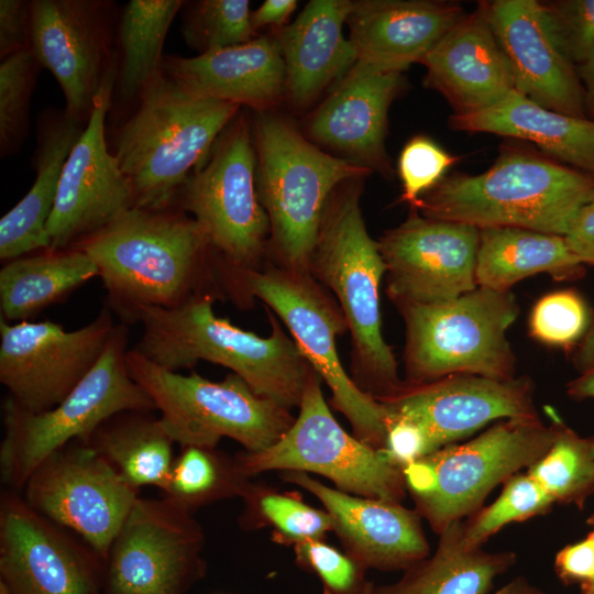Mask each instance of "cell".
<instances>
[{"instance_id":"7a4b0ae2","label":"cell","mask_w":594,"mask_h":594,"mask_svg":"<svg viewBox=\"0 0 594 594\" xmlns=\"http://www.w3.org/2000/svg\"><path fill=\"white\" fill-rule=\"evenodd\" d=\"M216 298L205 294L175 308L140 307L133 322L141 323L142 334L133 349L173 372L199 361L222 365L258 396L288 410L299 407L315 370L293 337L268 310L271 336L241 329L215 315Z\"/></svg>"},{"instance_id":"ee69618b","label":"cell","mask_w":594,"mask_h":594,"mask_svg":"<svg viewBox=\"0 0 594 594\" xmlns=\"http://www.w3.org/2000/svg\"><path fill=\"white\" fill-rule=\"evenodd\" d=\"M458 161V156L428 136L410 139L398 158V175L403 185L400 200L414 208L420 197L437 186Z\"/></svg>"},{"instance_id":"5bb4252c","label":"cell","mask_w":594,"mask_h":594,"mask_svg":"<svg viewBox=\"0 0 594 594\" xmlns=\"http://www.w3.org/2000/svg\"><path fill=\"white\" fill-rule=\"evenodd\" d=\"M205 535L167 497H138L106 560L108 594H186L206 573Z\"/></svg>"},{"instance_id":"4fadbf2b","label":"cell","mask_w":594,"mask_h":594,"mask_svg":"<svg viewBox=\"0 0 594 594\" xmlns=\"http://www.w3.org/2000/svg\"><path fill=\"white\" fill-rule=\"evenodd\" d=\"M175 200L206 232L221 266L256 270L270 219L256 186V153L244 117L234 118Z\"/></svg>"},{"instance_id":"d590c367","label":"cell","mask_w":594,"mask_h":594,"mask_svg":"<svg viewBox=\"0 0 594 594\" xmlns=\"http://www.w3.org/2000/svg\"><path fill=\"white\" fill-rule=\"evenodd\" d=\"M175 455L165 497L193 513L202 506L241 497L250 477L242 471L237 457L218 447H180Z\"/></svg>"},{"instance_id":"7c38bea8","label":"cell","mask_w":594,"mask_h":594,"mask_svg":"<svg viewBox=\"0 0 594 594\" xmlns=\"http://www.w3.org/2000/svg\"><path fill=\"white\" fill-rule=\"evenodd\" d=\"M298 416L270 448L243 451L238 462L248 477L266 471L315 473L348 494L402 503L407 492L404 472L381 449L349 435L329 409L321 377L314 372Z\"/></svg>"},{"instance_id":"9a60e30c","label":"cell","mask_w":594,"mask_h":594,"mask_svg":"<svg viewBox=\"0 0 594 594\" xmlns=\"http://www.w3.org/2000/svg\"><path fill=\"white\" fill-rule=\"evenodd\" d=\"M23 490L31 508L78 536L105 561L140 491L80 440L50 454Z\"/></svg>"},{"instance_id":"ac0fdd59","label":"cell","mask_w":594,"mask_h":594,"mask_svg":"<svg viewBox=\"0 0 594 594\" xmlns=\"http://www.w3.org/2000/svg\"><path fill=\"white\" fill-rule=\"evenodd\" d=\"M377 243L388 296L397 307L447 302L477 288L476 227L427 218L411 208Z\"/></svg>"},{"instance_id":"d4e9b609","label":"cell","mask_w":594,"mask_h":594,"mask_svg":"<svg viewBox=\"0 0 594 594\" xmlns=\"http://www.w3.org/2000/svg\"><path fill=\"white\" fill-rule=\"evenodd\" d=\"M488 15L509 62L515 90L557 112L587 118L576 67L549 36L537 0L487 1Z\"/></svg>"},{"instance_id":"f546056e","label":"cell","mask_w":594,"mask_h":594,"mask_svg":"<svg viewBox=\"0 0 594 594\" xmlns=\"http://www.w3.org/2000/svg\"><path fill=\"white\" fill-rule=\"evenodd\" d=\"M86 123L65 110L41 120L36 150V177L28 194L0 220V258L48 250L47 222L52 215L65 162Z\"/></svg>"},{"instance_id":"d6a6232c","label":"cell","mask_w":594,"mask_h":594,"mask_svg":"<svg viewBox=\"0 0 594 594\" xmlns=\"http://www.w3.org/2000/svg\"><path fill=\"white\" fill-rule=\"evenodd\" d=\"M97 276L96 263L75 248L8 261L0 271L1 317L28 321Z\"/></svg>"},{"instance_id":"e0dca14e","label":"cell","mask_w":594,"mask_h":594,"mask_svg":"<svg viewBox=\"0 0 594 594\" xmlns=\"http://www.w3.org/2000/svg\"><path fill=\"white\" fill-rule=\"evenodd\" d=\"M117 77L114 61L63 167L46 227L48 250L70 249L135 208L132 187L106 141V118Z\"/></svg>"},{"instance_id":"680465c9","label":"cell","mask_w":594,"mask_h":594,"mask_svg":"<svg viewBox=\"0 0 594 594\" xmlns=\"http://www.w3.org/2000/svg\"><path fill=\"white\" fill-rule=\"evenodd\" d=\"M594 438V437H593Z\"/></svg>"},{"instance_id":"ba28073f","label":"cell","mask_w":594,"mask_h":594,"mask_svg":"<svg viewBox=\"0 0 594 594\" xmlns=\"http://www.w3.org/2000/svg\"><path fill=\"white\" fill-rule=\"evenodd\" d=\"M554 436L552 421L510 418L464 443L436 450L403 470L415 509L439 535L476 513L498 484L538 461Z\"/></svg>"},{"instance_id":"ffe728a7","label":"cell","mask_w":594,"mask_h":594,"mask_svg":"<svg viewBox=\"0 0 594 594\" xmlns=\"http://www.w3.org/2000/svg\"><path fill=\"white\" fill-rule=\"evenodd\" d=\"M109 38L101 1H31L30 48L59 84L65 111L84 123L114 62Z\"/></svg>"},{"instance_id":"f907efd6","label":"cell","mask_w":594,"mask_h":594,"mask_svg":"<svg viewBox=\"0 0 594 594\" xmlns=\"http://www.w3.org/2000/svg\"><path fill=\"white\" fill-rule=\"evenodd\" d=\"M564 238L571 251L584 265L594 266V198L578 212Z\"/></svg>"},{"instance_id":"44dd1931","label":"cell","mask_w":594,"mask_h":594,"mask_svg":"<svg viewBox=\"0 0 594 594\" xmlns=\"http://www.w3.org/2000/svg\"><path fill=\"white\" fill-rule=\"evenodd\" d=\"M385 409L421 425L437 449L468 438L491 422L539 417L529 377L496 380L454 374L404 385L377 399Z\"/></svg>"},{"instance_id":"6f0895ef","label":"cell","mask_w":594,"mask_h":594,"mask_svg":"<svg viewBox=\"0 0 594 594\" xmlns=\"http://www.w3.org/2000/svg\"><path fill=\"white\" fill-rule=\"evenodd\" d=\"M588 522L592 525V531L588 534V536L592 538L593 542H594V516L591 517V519L588 520Z\"/></svg>"},{"instance_id":"b9f144b4","label":"cell","mask_w":594,"mask_h":594,"mask_svg":"<svg viewBox=\"0 0 594 594\" xmlns=\"http://www.w3.org/2000/svg\"><path fill=\"white\" fill-rule=\"evenodd\" d=\"M592 317L583 298L573 290H558L541 297L529 318V331L537 341L560 348L576 345Z\"/></svg>"},{"instance_id":"f5cc1de1","label":"cell","mask_w":594,"mask_h":594,"mask_svg":"<svg viewBox=\"0 0 594 594\" xmlns=\"http://www.w3.org/2000/svg\"><path fill=\"white\" fill-rule=\"evenodd\" d=\"M576 72L584 91L586 117L594 120V50L583 63L576 66Z\"/></svg>"},{"instance_id":"816d5d0a","label":"cell","mask_w":594,"mask_h":594,"mask_svg":"<svg viewBox=\"0 0 594 594\" xmlns=\"http://www.w3.org/2000/svg\"><path fill=\"white\" fill-rule=\"evenodd\" d=\"M296 7L295 0H266L251 13L252 25L254 30L265 26L284 28Z\"/></svg>"},{"instance_id":"6da1fadb","label":"cell","mask_w":594,"mask_h":594,"mask_svg":"<svg viewBox=\"0 0 594 594\" xmlns=\"http://www.w3.org/2000/svg\"><path fill=\"white\" fill-rule=\"evenodd\" d=\"M73 248L96 263L109 308L133 322L142 306L175 308L205 294L218 297L213 248L194 218L173 210L132 208Z\"/></svg>"},{"instance_id":"30bf717a","label":"cell","mask_w":594,"mask_h":594,"mask_svg":"<svg viewBox=\"0 0 594 594\" xmlns=\"http://www.w3.org/2000/svg\"><path fill=\"white\" fill-rule=\"evenodd\" d=\"M398 309L406 327L405 383L454 374L515 377L516 359L506 337L519 315L513 293L477 287L447 302Z\"/></svg>"},{"instance_id":"f35d334b","label":"cell","mask_w":594,"mask_h":594,"mask_svg":"<svg viewBox=\"0 0 594 594\" xmlns=\"http://www.w3.org/2000/svg\"><path fill=\"white\" fill-rule=\"evenodd\" d=\"M185 6L182 34L199 54L256 37L248 0H201Z\"/></svg>"},{"instance_id":"52a82bcc","label":"cell","mask_w":594,"mask_h":594,"mask_svg":"<svg viewBox=\"0 0 594 594\" xmlns=\"http://www.w3.org/2000/svg\"><path fill=\"white\" fill-rule=\"evenodd\" d=\"M128 329L116 324L94 367L55 407L30 413L10 397L3 403L0 474L10 490L23 488L33 471L66 444L88 442L110 417L127 410H156L148 394L127 367Z\"/></svg>"},{"instance_id":"d6986e66","label":"cell","mask_w":594,"mask_h":594,"mask_svg":"<svg viewBox=\"0 0 594 594\" xmlns=\"http://www.w3.org/2000/svg\"><path fill=\"white\" fill-rule=\"evenodd\" d=\"M106 561L82 539L31 508L15 490L0 496V574L12 594H95Z\"/></svg>"},{"instance_id":"1f68e13d","label":"cell","mask_w":594,"mask_h":594,"mask_svg":"<svg viewBox=\"0 0 594 594\" xmlns=\"http://www.w3.org/2000/svg\"><path fill=\"white\" fill-rule=\"evenodd\" d=\"M516 561L512 551L470 547L463 520L439 534L433 553L415 563L394 583L374 586V594H490L495 580Z\"/></svg>"},{"instance_id":"f1b7e54d","label":"cell","mask_w":594,"mask_h":594,"mask_svg":"<svg viewBox=\"0 0 594 594\" xmlns=\"http://www.w3.org/2000/svg\"><path fill=\"white\" fill-rule=\"evenodd\" d=\"M449 125L527 141L551 158L594 176V120L547 109L516 90L487 109L451 116Z\"/></svg>"},{"instance_id":"ab89813d","label":"cell","mask_w":594,"mask_h":594,"mask_svg":"<svg viewBox=\"0 0 594 594\" xmlns=\"http://www.w3.org/2000/svg\"><path fill=\"white\" fill-rule=\"evenodd\" d=\"M551 495L527 472L517 473L504 483L499 496L463 521V536L470 547L481 548L508 524L542 515L554 504Z\"/></svg>"},{"instance_id":"bcb514c9","label":"cell","mask_w":594,"mask_h":594,"mask_svg":"<svg viewBox=\"0 0 594 594\" xmlns=\"http://www.w3.org/2000/svg\"><path fill=\"white\" fill-rule=\"evenodd\" d=\"M381 450L394 465L404 470L438 449L417 421L387 411L386 439Z\"/></svg>"},{"instance_id":"484cf974","label":"cell","mask_w":594,"mask_h":594,"mask_svg":"<svg viewBox=\"0 0 594 594\" xmlns=\"http://www.w3.org/2000/svg\"><path fill=\"white\" fill-rule=\"evenodd\" d=\"M466 13L457 2L438 0L353 1L348 16L358 63L403 73L420 63Z\"/></svg>"},{"instance_id":"603a6c76","label":"cell","mask_w":594,"mask_h":594,"mask_svg":"<svg viewBox=\"0 0 594 594\" xmlns=\"http://www.w3.org/2000/svg\"><path fill=\"white\" fill-rule=\"evenodd\" d=\"M405 86L403 73L382 72L356 62L314 113L309 134L343 158L389 175L387 114Z\"/></svg>"},{"instance_id":"f6af8a7d","label":"cell","mask_w":594,"mask_h":594,"mask_svg":"<svg viewBox=\"0 0 594 594\" xmlns=\"http://www.w3.org/2000/svg\"><path fill=\"white\" fill-rule=\"evenodd\" d=\"M294 551L297 564L318 576L323 594H360L367 582L362 566L322 539L296 543Z\"/></svg>"},{"instance_id":"8992f818","label":"cell","mask_w":594,"mask_h":594,"mask_svg":"<svg viewBox=\"0 0 594 594\" xmlns=\"http://www.w3.org/2000/svg\"><path fill=\"white\" fill-rule=\"evenodd\" d=\"M256 186L279 267L309 273L323 213L340 185L371 170L330 155L306 140L286 119L257 112L254 125Z\"/></svg>"},{"instance_id":"7dc6e473","label":"cell","mask_w":594,"mask_h":594,"mask_svg":"<svg viewBox=\"0 0 594 594\" xmlns=\"http://www.w3.org/2000/svg\"><path fill=\"white\" fill-rule=\"evenodd\" d=\"M31 2L23 0L0 1V57L4 59L30 48Z\"/></svg>"},{"instance_id":"e575fe53","label":"cell","mask_w":594,"mask_h":594,"mask_svg":"<svg viewBox=\"0 0 594 594\" xmlns=\"http://www.w3.org/2000/svg\"><path fill=\"white\" fill-rule=\"evenodd\" d=\"M182 0H131L119 24L121 62L117 81L121 96L133 98L163 75V46Z\"/></svg>"},{"instance_id":"4dcf8cb0","label":"cell","mask_w":594,"mask_h":594,"mask_svg":"<svg viewBox=\"0 0 594 594\" xmlns=\"http://www.w3.org/2000/svg\"><path fill=\"white\" fill-rule=\"evenodd\" d=\"M539 273L559 282L574 280L583 276L584 264L564 235L521 228L480 229L477 287L510 292L517 282Z\"/></svg>"},{"instance_id":"836d02e7","label":"cell","mask_w":594,"mask_h":594,"mask_svg":"<svg viewBox=\"0 0 594 594\" xmlns=\"http://www.w3.org/2000/svg\"><path fill=\"white\" fill-rule=\"evenodd\" d=\"M174 441L152 411L127 410L110 417L91 435L94 448L129 485L164 491L175 459Z\"/></svg>"},{"instance_id":"db71d44e","label":"cell","mask_w":594,"mask_h":594,"mask_svg":"<svg viewBox=\"0 0 594 594\" xmlns=\"http://www.w3.org/2000/svg\"><path fill=\"white\" fill-rule=\"evenodd\" d=\"M494 594H546L531 585L524 578H515ZM581 594H594V592H582Z\"/></svg>"},{"instance_id":"83f0119b","label":"cell","mask_w":594,"mask_h":594,"mask_svg":"<svg viewBox=\"0 0 594 594\" xmlns=\"http://www.w3.org/2000/svg\"><path fill=\"white\" fill-rule=\"evenodd\" d=\"M350 0H311L274 38L285 65V89L298 107L309 106L358 62L343 34Z\"/></svg>"},{"instance_id":"5b68a950","label":"cell","mask_w":594,"mask_h":594,"mask_svg":"<svg viewBox=\"0 0 594 594\" xmlns=\"http://www.w3.org/2000/svg\"><path fill=\"white\" fill-rule=\"evenodd\" d=\"M339 189L327 204L309 273L332 292L346 320L353 340L354 382L378 399L404 385L382 334L380 286L386 266L378 243L366 230L356 180Z\"/></svg>"},{"instance_id":"60d3db41","label":"cell","mask_w":594,"mask_h":594,"mask_svg":"<svg viewBox=\"0 0 594 594\" xmlns=\"http://www.w3.org/2000/svg\"><path fill=\"white\" fill-rule=\"evenodd\" d=\"M41 65L31 48L18 52L0 65L1 155L14 152L28 131L31 95Z\"/></svg>"},{"instance_id":"681fc988","label":"cell","mask_w":594,"mask_h":594,"mask_svg":"<svg viewBox=\"0 0 594 594\" xmlns=\"http://www.w3.org/2000/svg\"><path fill=\"white\" fill-rule=\"evenodd\" d=\"M575 346L573 362L578 376L569 383L568 394L578 399L594 398V316Z\"/></svg>"},{"instance_id":"9c48e42d","label":"cell","mask_w":594,"mask_h":594,"mask_svg":"<svg viewBox=\"0 0 594 594\" xmlns=\"http://www.w3.org/2000/svg\"><path fill=\"white\" fill-rule=\"evenodd\" d=\"M131 377L148 394L160 419L180 447H218L222 438L245 451H263L288 430V409L255 394L237 374L213 382L193 372L182 375L151 362L134 349L125 356Z\"/></svg>"},{"instance_id":"cb8c5ba5","label":"cell","mask_w":594,"mask_h":594,"mask_svg":"<svg viewBox=\"0 0 594 594\" xmlns=\"http://www.w3.org/2000/svg\"><path fill=\"white\" fill-rule=\"evenodd\" d=\"M421 64L424 84L466 116L487 109L515 90L513 72L492 26L487 1H480L430 51Z\"/></svg>"},{"instance_id":"9f6ffc18","label":"cell","mask_w":594,"mask_h":594,"mask_svg":"<svg viewBox=\"0 0 594 594\" xmlns=\"http://www.w3.org/2000/svg\"><path fill=\"white\" fill-rule=\"evenodd\" d=\"M0 594H12L2 581H0Z\"/></svg>"},{"instance_id":"8d00e7d4","label":"cell","mask_w":594,"mask_h":594,"mask_svg":"<svg viewBox=\"0 0 594 594\" xmlns=\"http://www.w3.org/2000/svg\"><path fill=\"white\" fill-rule=\"evenodd\" d=\"M556 436L548 451L527 473L556 503L581 505L594 492V438H582L548 407Z\"/></svg>"},{"instance_id":"11a10c76","label":"cell","mask_w":594,"mask_h":594,"mask_svg":"<svg viewBox=\"0 0 594 594\" xmlns=\"http://www.w3.org/2000/svg\"><path fill=\"white\" fill-rule=\"evenodd\" d=\"M374 583L367 581L360 594H374Z\"/></svg>"},{"instance_id":"7bdbcfd3","label":"cell","mask_w":594,"mask_h":594,"mask_svg":"<svg viewBox=\"0 0 594 594\" xmlns=\"http://www.w3.org/2000/svg\"><path fill=\"white\" fill-rule=\"evenodd\" d=\"M543 25L558 50L576 67L594 50V0L539 1Z\"/></svg>"},{"instance_id":"74e56055","label":"cell","mask_w":594,"mask_h":594,"mask_svg":"<svg viewBox=\"0 0 594 594\" xmlns=\"http://www.w3.org/2000/svg\"><path fill=\"white\" fill-rule=\"evenodd\" d=\"M241 498L243 512L239 520L244 529L270 526L279 541L293 544L322 539L332 531V520L326 510L314 508L296 496L250 482Z\"/></svg>"},{"instance_id":"2e32d148","label":"cell","mask_w":594,"mask_h":594,"mask_svg":"<svg viewBox=\"0 0 594 594\" xmlns=\"http://www.w3.org/2000/svg\"><path fill=\"white\" fill-rule=\"evenodd\" d=\"M109 307L73 331L51 320L14 324L0 318V382L19 407L48 410L94 367L114 329Z\"/></svg>"},{"instance_id":"8fae6325","label":"cell","mask_w":594,"mask_h":594,"mask_svg":"<svg viewBox=\"0 0 594 594\" xmlns=\"http://www.w3.org/2000/svg\"><path fill=\"white\" fill-rule=\"evenodd\" d=\"M221 271L233 287L260 298L284 322L311 367L328 385L331 403L349 420L353 436L383 449L387 411L345 372L336 340L349 329L346 320L311 274L282 267Z\"/></svg>"},{"instance_id":"7402d4cb","label":"cell","mask_w":594,"mask_h":594,"mask_svg":"<svg viewBox=\"0 0 594 594\" xmlns=\"http://www.w3.org/2000/svg\"><path fill=\"white\" fill-rule=\"evenodd\" d=\"M282 477L320 501L345 553L365 571H405L430 554L416 509L348 494L304 472L285 471Z\"/></svg>"},{"instance_id":"c3c4849f","label":"cell","mask_w":594,"mask_h":594,"mask_svg":"<svg viewBox=\"0 0 594 594\" xmlns=\"http://www.w3.org/2000/svg\"><path fill=\"white\" fill-rule=\"evenodd\" d=\"M554 570L560 580L579 584L582 592H594V542L584 539L565 546L556 556Z\"/></svg>"},{"instance_id":"3957f363","label":"cell","mask_w":594,"mask_h":594,"mask_svg":"<svg viewBox=\"0 0 594 594\" xmlns=\"http://www.w3.org/2000/svg\"><path fill=\"white\" fill-rule=\"evenodd\" d=\"M594 198V176L527 148L506 146L477 175L452 174L420 197L427 218L564 235Z\"/></svg>"},{"instance_id":"4316f807","label":"cell","mask_w":594,"mask_h":594,"mask_svg":"<svg viewBox=\"0 0 594 594\" xmlns=\"http://www.w3.org/2000/svg\"><path fill=\"white\" fill-rule=\"evenodd\" d=\"M163 74L186 91L266 112L285 89V65L274 38L250 42L195 57L165 56Z\"/></svg>"},{"instance_id":"277c9868","label":"cell","mask_w":594,"mask_h":594,"mask_svg":"<svg viewBox=\"0 0 594 594\" xmlns=\"http://www.w3.org/2000/svg\"><path fill=\"white\" fill-rule=\"evenodd\" d=\"M139 100L117 135L113 155L135 208L163 209L173 206L240 106L193 95L164 74Z\"/></svg>"}]
</instances>
